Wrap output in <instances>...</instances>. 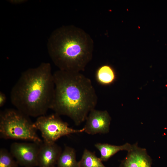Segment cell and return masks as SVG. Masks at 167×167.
Here are the masks:
<instances>
[{"label":"cell","mask_w":167,"mask_h":167,"mask_svg":"<svg viewBox=\"0 0 167 167\" xmlns=\"http://www.w3.org/2000/svg\"><path fill=\"white\" fill-rule=\"evenodd\" d=\"M60 116L56 114L45 115L37 118L34 122L35 127L41 133L43 141L54 143L61 137L72 134L84 132V128L75 129L69 127Z\"/></svg>","instance_id":"obj_5"},{"label":"cell","mask_w":167,"mask_h":167,"mask_svg":"<svg viewBox=\"0 0 167 167\" xmlns=\"http://www.w3.org/2000/svg\"><path fill=\"white\" fill-rule=\"evenodd\" d=\"M19 165L16 161L6 149H0V167H18Z\"/></svg>","instance_id":"obj_14"},{"label":"cell","mask_w":167,"mask_h":167,"mask_svg":"<svg viewBox=\"0 0 167 167\" xmlns=\"http://www.w3.org/2000/svg\"><path fill=\"white\" fill-rule=\"evenodd\" d=\"M56 165L57 167H79L75 149L69 146H66L60 155Z\"/></svg>","instance_id":"obj_11"},{"label":"cell","mask_w":167,"mask_h":167,"mask_svg":"<svg viewBox=\"0 0 167 167\" xmlns=\"http://www.w3.org/2000/svg\"><path fill=\"white\" fill-rule=\"evenodd\" d=\"M54 167H55V166H54Z\"/></svg>","instance_id":"obj_16"},{"label":"cell","mask_w":167,"mask_h":167,"mask_svg":"<svg viewBox=\"0 0 167 167\" xmlns=\"http://www.w3.org/2000/svg\"><path fill=\"white\" fill-rule=\"evenodd\" d=\"M54 94L50 109L67 116L76 125L95 109L98 97L91 80L80 72L58 70L53 73Z\"/></svg>","instance_id":"obj_1"},{"label":"cell","mask_w":167,"mask_h":167,"mask_svg":"<svg viewBox=\"0 0 167 167\" xmlns=\"http://www.w3.org/2000/svg\"><path fill=\"white\" fill-rule=\"evenodd\" d=\"M55 85L50 64L43 62L23 72L10 95L16 109L29 117L45 115L53 101Z\"/></svg>","instance_id":"obj_2"},{"label":"cell","mask_w":167,"mask_h":167,"mask_svg":"<svg viewBox=\"0 0 167 167\" xmlns=\"http://www.w3.org/2000/svg\"><path fill=\"white\" fill-rule=\"evenodd\" d=\"M40 144L33 142H15L11 145L10 152L20 166L24 167L38 166V155Z\"/></svg>","instance_id":"obj_6"},{"label":"cell","mask_w":167,"mask_h":167,"mask_svg":"<svg viewBox=\"0 0 167 167\" xmlns=\"http://www.w3.org/2000/svg\"><path fill=\"white\" fill-rule=\"evenodd\" d=\"M111 119L107 110L95 109L90 112L86 119L83 127L84 132L90 135L108 133L109 131Z\"/></svg>","instance_id":"obj_7"},{"label":"cell","mask_w":167,"mask_h":167,"mask_svg":"<svg viewBox=\"0 0 167 167\" xmlns=\"http://www.w3.org/2000/svg\"><path fill=\"white\" fill-rule=\"evenodd\" d=\"M96 79L100 84L108 85L116 80V74L113 68L109 65H104L97 69L96 74Z\"/></svg>","instance_id":"obj_12"},{"label":"cell","mask_w":167,"mask_h":167,"mask_svg":"<svg viewBox=\"0 0 167 167\" xmlns=\"http://www.w3.org/2000/svg\"><path fill=\"white\" fill-rule=\"evenodd\" d=\"M94 45L91 36L83 29L67 25L52 32L47 48L51 59L58 70L81 72L92 58Z\"/></svg>","instance_id":"obj_3"},{"label":"cell","mask_w":167,"mask_h":167,"mask_svg":"<svg viewBox=\"0 0 167 167\" xmlns=\"http://www.w3.org/2000/svg\"><path fill=\"white\" fill-rule=\"evenodd\" d=\"M132 146V144L128 143L119 146L101 143H97L95 144V147L100 152L99 158L102 161H108L120 151L125 150L128 151L131 149Z\"/></svg>","instance_id":"obj_10"},{"label":"cell","mask_w":167,"mask_h":167,"mask_svg":"<svg viewBox=\"0 0 167 167\" xmlns=\"http://www.w3.org/2000/svg\"><path fill=\"white\" fill-rule=\"evenodd\" d=\"M62 152L61 147L55 142L48 143L43 141L40 145L38 155V166H55Z\"/></svg>","instance_id":"obj_9"},{"label":"cell","mask_w":167,"mask_h":167,"mask_svg":"<svg viewBox=\"0 0 167 167\" xmlns=\"http://www.w3.org/2000/svg\"><path fill=\"white\" fill-rule=\"evenodd\" d=\"M6 97L5 94L2 92H0V107H2L5 104Z\"/></svg>","instance_id":"obj_15"},{"label":"cell","mask_w":167,"mask_h":167,"mask_svg":"<svg viewBox=\"0 0 167 167\" xmlns=\"http://www.w3.org/2000/svg\"><path fill=\"white\" fill-rule=\"evenodd\" d=\"M29 116L16 109H7L0 113V137L41 143L34 122Z\"/></svg>","instance_id":"obj_4"},{"label":"cell","mask_w":167,"mask_h":167,"mask_svg":"<svg viewBox=\"0 0 167 167\" xmlns=\"http://www.w3.org/2000/svg\"><path fill=\"white\" fill-rule=\"evenodd\" d=\"M127 152L119 167H152V159L146 149L139 147L137 143Z\"/></svg>","instance_id":"obj_8"},{"label":"cell","mask_w":167,"mask_h":167,"mask_svg":"<svg viewBox=\"0 0 167 167\" xmlns=\"http://www.w3.org/2000/svg\"><path fill=\"white\" fill-rule=\"evenodd\" d=\"M102 162L94 153L85 149L79 163V167H106Z\"/></svg>","instance_id":"obj_13"}]
</instances>
